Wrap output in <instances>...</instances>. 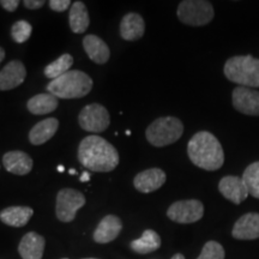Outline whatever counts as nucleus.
Wrapping results in <instances>:
<instances>
[{
	"label": "nucleus",
	"mask_w": 259,
	"mask_h": 259,
	"mask_svg": "<svg viewBox=\"0 0 259 259\" xmlns=\"http://www.w3.org/2000/svg\"><path fill=\"white\" fill-rule=\"evenodd\" d=\"M23 4L29 10H37L45 5V2L44 0H24Z\"/></svg>",
	"instance_id": "obj_31"
},
{
	"label": "nucleus",
	"mask_w": 259,
	"mask_h": 259,
	"mask_svg": "<svg viewBox=\"0 0 259 259\" xmlns=\"http://www.w3.org/2000/svg\"><path fill=\"white\" fill-rule=\"evenodd\" d=\"M226 252L218 241H208L197 259H225Z\"/></svg>",
	"instance_id": "obj_27"
},
{
	"label": "nucleus",
	"mask_w": 259,
	"mask_h": 259,
	"mask_svg": "<svg viewBox=\"0 0 259 259\" xmlns=\"http://www.w3.org/2000/svg\"><path fill=\"white\" fill-rule=\"evenodd\" d=\"M171 259H185V257H184L181 253H178V254H174L173 257H171Z\"/></svg>",
	"instance_id": "obj_34"
},
{
	"label": "nucleus",
	"mask_w": 259,
	"mask_h": 259,
	"mask_svg": "<svg viewBox=\"0 0 259 259\" xmlns=\"http://www.w3.org/2000/svg\"><path fill=\"white\" fill-rule=\"evenodd\" d=\"M3 164L5 169L16 176H27L34 166L32 158L21 150L9 151L3 156Z\"/></svg>",
	"instance_id": "obj_16"
},
{
	"label": "nucleus",
	"mask_w": 259,
	"mask_h": 259,
	"mask_svg": "<svg viewBox=\"0 0 259 259\" xmlns=\"http://www.w3.org/2000/svg\"><path fill=\"white\" fill-rule=\"evenodd\" d=\"M225 76L231 82L246 88H259V59L251 56H236L225 64Z\"/></svg>",
	"instance_id": "obj_4"
},
{
	"label": "nucleus",
	"mask_w": 259,
	"mask_h": 259,
	"mask_svg": "<svg viewBox=\"0 0 259 259\" xmlns=\"http://www.w3.org/2000/svg\"><path fill=\"white\" fill-rule=\"evenodd\" d=\"M28 111L35 115H45L58 108V97L50 93L38 94L31 97L27 103Z\"/></svg>",
	"instance_id": "obj_23"
},
{
	"label": "nucleus",
	"mask_w": 259,
	"mask_h": 259,
	"mask_svg": "<svg viewBox=\"0 0 259 259\" xmlns=\"http://www.w3.org/2000/svg\"><path fill=\"white\" fill-rule=\"evenodd\" d=\"M204 215V206L202 202L197 199L178 200L167 210V216L177 223H194L199 221Z\"/></svg>",
	"instance_id": "obj_9"
},
{
	"label": "nucleus",
	"mask_w": 259,
	"mask_h": 259,
	"mask_svg": "<svg viewBox=\"0 0 259 259\" xmlns=\"http://www.w3.org/2000/svg\"><path fill=\"white\" fill-rule=\"evenodd\" d=\"M73 64V58L71 54L65 53L63 56H60L57 60H54L53 63H51L50 65H47L45 67V76L50 79H56L58 77L63 76L64 73L69 72L71 66Z\"/></svg>",
	"instance_id": "obj_25"
},
{
	"label": "nucleus",
	"mask_w": 259,
	"mask_h": 259,
	"mask_svg": "<svg viewBox=\"0 0 259 259\" xmlns=\"http://www.w3.org/2000/svg\"><path fill=\"white\" fill-rule=\"evenodd\" d=\"M59 127V121L56 118L45 119L37 122L29 132V141L32 145H41L53 137Z\"/></svg>",
	"instance_id": "obj_20"
},
{
	"label": "nucleus",
	"mask_w": 259,
	"mask_h": 259,
	"mask_svg": "<svg viewBox=\"0 0 259 259\" xmlns=\"http://www.w3.org/2000/svg\"><path fill=\"white\" fill-rule=\"evenodd\" d=\"M64 169H65V168H64L63 166H59V167H58V170H59V171H64Z\"/></svg>",
	"instance_id": "obj_35"
},
{
	"label": "nucleus",
	"mask_w": 259,
	"mask_h": 259,
	"mask_svg": "<svg viewBox=\"0 0 259 259\" xmlns=\"http://www.w3.org/2000/svg\"><path fill=\"white\" fill-rule=\"evenodd\" d=\"M166 173L160 168H150L138 173L134 179L136 190L142 193H151L157 191L166 183Z\"/></svg>",
	"instance_id": "obj_12"
},
{
	"label": "nucleus",
	"mask_w": 259,
	"mask_h": 259,
	"mask_svg": "<svg viewBox=\"0 0 259 259\" xmlns=\"http://www.w3.org/2000/svg\"><path fill=\"white\" fill-rule=\"evenodd\" d=\"M72 3L70 0H51L50 8L57 12H64L65 10L71 8Z\"/></svg>",
	"instance_id": "obj_29"
},
{
	"label": "nucleus",
	"mask_w": 259,
	"mask_h": 259,
	"mask_svg": "<svg viewBox=\"0 0 259 259\" xmlns=\"http://www.w3.org/2000/svg\"><path fill=\"white\" fill-rule=\"evenodd\" d=\"M83 47L90 60L96 64H106L111 57V51L101 37L96 35H87L83 38Z\"/></svg>",
	"instance_id": "obj_18"
},
{
	"label": "nucleus",
	"mask_w": 259,
	"mask_h": 259,
	"mask_svg": "<svg viewBox=\"0 0 259 259\" xmlns=\"http://www.w3.org/2000/svg\"><path fill=\"white\" fill-rule=\"evenodd\" d=\"M233 106L236 111L246 115H259V92L246 87L233 90Z\"/></svg>",
	"instance_id": "obj_10"
},
{
	"label": "nucleus",
	"mask_w": 259,
	"mask_h": 259,
	"mask_svg": "<svg viewBox=\"0 0 259 259\" xmlns=\"http://www.w3.org/2000/svg\"><path fill=\"white\" fill-rule=\"evenodd\" d=\"M45 238L35 232H29L22 238L18 252L23 259H42L45 251Z\"/></svg>",
	"instance_id": "obj_17"
},
{
	"label": "nucleus",
	"mask_w": 259,
	"mask_h": 259,
	"mask_svg": "<svg viewBox=\"0 0 259 259\" xmlns=\"http://www.w3.org/2000/svg\"><path fill=\"white\" fill-rule=\"evenodd\" d=\"M241 178L247 187L248 194L259 199V161L253 162L246 168Z\"/></svg>",
	"instance_id": "obj_26"
},
{
	"label": "nucleus",
	"mask_w": 259,
	"mask_h": 259,
	"mask_svg": "<svg viewBox=\"0 0 259 259\" xmlns=\"http://www.w3.org/2000/svg\"><path fill=\"white\" fill-rule=\"evenodd\" d=\"M78 122L84 131L100 134V132L106 131L109 126L111 116L106 107L100 103H90L80 111Z\"/></svg>",
	"instance_id": "obj_8"
},
{
	"label": "nucleus",
	"mask_w": 259,
	"mask_h": 259,
	"mask_svg": "<svg viewBox=\"0 0 259 259\" xmlns=\"http://www.w3.org/2000/svg\"><path fill=\"white\" fill-rule=\"evenodd\" d=\"M63 259H67V258H63Z\"/></svg>",
	"instance_id": "obj_38"
},
{
	"label": "nucleus",
	"mask_w": 259,
	"mask_h": 259,
	"mask_svg": "<svg viewBox=\"0 0 259 259\" xmlns=\"http://www.w3.org/2000/svg\"><path fill=\"white\" fill-rule=\"evenodd\" d=\"M31 31H32L31 24L27 21L16 22L11 28L12 38H14L17 44H24V42L30 37Z\"/></svg>",
	"instance_id": "obj_28"
},
{
	"label": "nucleus",
	"mask_w": 259,
	"mask_h": 259,
	"mask_svg": "<svg viewBox=\"0 0 259 259\" xmlns=\"http://www.w3.org/2000/svg\"><path fill=\"white\" fill-rule=\"evenodd\" d=\"M232 235L238 240H255L259 238V213L242 215L233 227Z\"/></svg>",
	"instance_id": "obj_13"
},
{
	"label": "nucleus",
	"mask_w": 259,
	"mask_h": 259,
	"mask_svg": "<svg viewBox=\"0 0 259 259\" xmlns=\"http://www.w3.org/2000/svg\"><path fill=\"white\" fill-rule=\"evenodd\" d=\"M93 89V79L79 70L69 71L53 79L47 85V92L58 99L71 100L87 96Z\"/></svg>",
	"instance_id": "obj_3"
},
{
	"label": "nucleus",
	"mask_w": 259,
	"mask_h": 259,
	"mask_svg": "<svg viewBox=\"0 0 259 259\" xmlns=\"http://www.w3.org/2000/svg\"><path fill=\"white\" fill-rule=\"evenodd\" d=\"M78 160L83 167L90 170L107 173L118 166L119 154L105 138L88 136L79 143Z\"/></svg>",
	"instance_id": "obj_1"
},
{
	"label": "nucleus",
	"mask_w": 259,
	"mask_h": 259,
	"mask_svg": "<svg viewBox=\"0 0 259 259\" xmlns=\"http://www.w3.org/2000/svg\"><path fill=\"white\" fill-rule=\"evenodd\" d=\"M70 28L74 34H83L89 28L90 18L87 6L82 2H74L70 8Z\"/></svg>",
	"instance_id": "obj_22"
},
{
	"label": "nucleus",
	"mask_w": 259,
	"mask_h": 259,
	"mask_svg": "<svg viewBox=\"0 0 259 259\" xmlns=\"http://www.w3.org/2000/svg\"><path fill=\"white\" fill-rule=\"evenodd\" d=\"M190 160L205 170H218L223 166L225 153L219 139L208 131L197 132L187 144Z\"/></svg>",
	"instance_id": "obj_2"
},
{
	"label": "nucleus",
	"mask_w": 259,
	"mask_h": 259,
	"mask_svg": "<svg viewBox=\"0 0 259 259\" xmlns=\"http://www.w3.org/2000/svg\"><path fill=\"white\" fill-rule=\"evenodd\" d=\"M4 58H5V51H4V48L0 47V63L4 60Z\"/></svg>",
	"instance_id": "obj_33"
},
{
	"label": "nucleus",
	"mask_w": 259,
	"mask_h": 259,
	"mask_svg": "<svg viewBox=\"0 0 259 259\" xmlns=\"http://www.w3.org/2000/svg\"><path fill=\"white\" fill-rule=\"evenodd\" d=\"M34 210L29 206H9L0 212V220L10 227H23L29 222Z\"/></svg>",
	"instance_id": "obj_21"
},
{
	"label": "nucleus",
	"mask_w": 259,
	"mask_h": 259,
	"mask_svg": "<svg viewBox=\"0 0 259 259\" xmlns=\"http://www.w3.org/2000/svg\"><path fill=\"white\" fill-rule=\"evenodd\" d=\"M219 191L226 199L234 204H240L248 197V191L242 178L225 177L219 184Z\"/></svg>",
	"instance_id": "obj_14"
},
{
	"label": "nucleus",
	"mask_w": 259,
	"mask_h": 259,
	"mask_svg": "<svg viewBox=\"0 0 259 259\" xmlns=\"http://www.w3.org/2000/svg\"><path fill=\"white\" fill-rule=\"evenodd\" d=\"M184 134V125L176 116L158 118L148 126L145 136L151 145L157 148L176 143Z\"/></svg>",
	"instance_id": "obj_5"
},
{
	"label": "nucleus",
	"mask_w": 259,
	"mask_h": 259,
	"mask_svg": "<svg viewBox=\"0 0 259 259\" xmlns=\"http://www.w3.org/2000/svg\"><path fill=\"white\" fill-rule=\"evenodd\" d=\"M27 70L23 63L19 60H12L0 71V90L6 92L17 88L25 80Z\"/></svg>",
	"instance_id": "obj_11"
},
{
	"label": "nucleus",
	"mask_w": 259,
	"mask_h": 259,
	"mask_svg": "<svg viewBox=\"0 0 259 259\" xmlns=\"http://www.w3.org/2000/svg\"><path fill=\"white\" fill-rule=\"evenodd\" d=\"M213 8L205 0H184L178 6V18L184 24L202 27L213 18Z\"/></svg>",
	"instance_id": "obj_6"
},
{
	"label": "nucleus",
	"mask_w": 259,
	"mask_h": 259,
	"mask_svg": "<svg viewBox=\"0 0 259 259\" xmlns=\"http://www.w3.org/2000/svg\"><path fill=\"white\" fill-rule=\"evenodd\" d=\"M70 174H76V170H74V169H71V170H70Z\"/></svg>",
	"instance_id": "obj_36"
},
{
	"label": "nucleus",
	"mask_w": 259,
	"mask_h": 259,
	"mask_svg": "<svg viewBox=\"0 0 259 259\" xmlns=\"http://www.w3.org/2000/svg\"><path fill=\"white\" fill-rule=\"evenodd\" d=\"M90 180V173L89 171H83L82 176H80V181L82 183H87V181Z\"/></svg>",
	"instance_id": "obj_32"
},
{
	"label": "nucleus",
	"mask_w": 259,
	"mask_h": 259,
	"mask_svg": "<svg viewBox=\"0 0 259 259\" xmlns=\"http://www.w3.org/2000/svg\"><path fill=\"white\" fill-rule=\"evenodd\" d=\"M0 5H2L6 11L14 12L17 10L19 2L18 0H0Z\"/></svg>",
	"instance_id": "obj_30"
},
{
	"label": "nucleus",
	"mask_w": 259,
	"mask_h": 259,
	"mask_svg": "<svg viewBox=\"0 0 259 259\" xmlns=\"http://www.w3.org/2000/svg\"><path fill=\"white\" fill-rule=\"evenodd\" d=\"M145 23L141 15L131 14L125 15L120 23V35L126 41L139 40L144 35Z\"/></svg>",
	"instance_id": "obj_19"
},
{
	"label": "nucleus",
	"mask_w": 259,
	"mask_h": 259,
	"mask_svg": "<svg viewBox=\"0 0 259 259\" xmlns=\"http://www.w3.org/2000/svg\"><path fill=\"white\" fill-rule=\"evenodd\" d=\"M84 259H96V258H84Z\"/></svg>",
	"instance_id": "obj_37"
},
{
	"label": "nucleus",
	"mask_w": 259,
	"mask_h": 259,
	"mask_svg": "<svg viewBox=\"0 0 259 259\" xmlns=\"http://www.w3.org/2000/svg\"><path fill=\"white\" fill-rule=\"evenodd\" d=\"M131 250L138 254H148L156 251L161 246V238L153 229H147L137 240L131 242Z\"/></svg>",
	"instance_id": "obj_24"
},
{
	"label": "nucleus",
	"mask_w": 259,
	"mask_h": 259,
	"mask_svg": "<svg viewBox=\"0 0 259 259\" xmlns=\"http://www.w3.org/2000/svg\"><path fill=\"white\" fill-rule=\"evenodd\" d=\"M122 229L120 219L115 215H107L96 227L93 238L97 244H108L118 238Z\"/></svg>",
	"instance_id": "obj_15"
},
{
	"label": "nucleus",
	"mask_w": 259,
	"mask_h": 259,
	"mask_svg": "<svg viewBox=\"0 0 259 259\" xmlns=\"http://www.w3.org/2000/svg\"><path fill=\"white\" fill-rule=\"evenodd\" d=\"M85 204V197L79 191L73 189H63L57 194L56 213L61 222H71L76 213Z\"/></svg>",
	"instance_id": "obj_7"
}]
</instances>
